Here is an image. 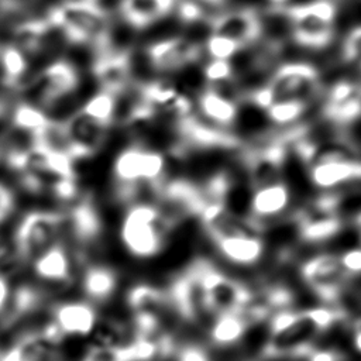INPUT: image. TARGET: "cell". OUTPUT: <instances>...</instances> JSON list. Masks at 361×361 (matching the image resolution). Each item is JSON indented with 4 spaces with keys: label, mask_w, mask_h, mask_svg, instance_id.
Masks as SVG:
<instances>
[{
    "label": "cell",
    "mask_w": 361,
    "mask_h": 361,
    "mask_svg": "<svg viewBox=\"0 0 361 361\" xmlns=\"http://www.w3.org/2000/svg\"><path fill=\"white\" fill-rule=\"evenodd\" d=\"M344 319L345 310L337 305L278 310L269 319L262 358H306L316 347V340Z\"/></svg>",
    "instance_id": "obj_1"
},
{
    "label": "cell",
    "mask_w": 361,
    "mask_h": 361,
    "mask_svg": "<svg viewBox=\"0 0 361 361\" xmlns=\"http://www.w3.org/2000/svg\"><path fill=\"white\" fill-rule=\"evenodd\" d=\"M323 93V80L319 69L302 61L279 63L267 86L254 96L247 97L264 109L276 103H296L310 107L320 100Z\"/></svg>",
    "instance_id": "obj_2"
},
{
    "label": "cell",
    "mask_w": 361,
    "mask_h": 361,
    "mask_svg": "<svg viewBox=\"0 0 361 361\" xmlns=\"http://www.w3.org/2000/svg\"><path fill=\"white\" fill-rule=\"evenodd\" d=\"M172 226L162 217L155 204H128L120 220V241L135 258L148 259L158 255L166 245Z\"/></svg>",
    "instance_id": "obj_3"
},
{
    "label": "cell",
    "mask_w": 361,
    "mask_h": 361,
    "mask_svg": "<svg viewBox=\"0 0 361 361\" xmlns=\"http://www.w3.org/2000/svg\"><path fill=\"white\" fill-rule=\"evenodd\" d=\"M47 20L72 45L86 44L99 49L111 17L93 0H66L49 10Z\"/></svg>",
    "instance_id": "obj_4"
},
{
    "label": "cell",
    "mask_w": 361,
    "mask_h": 361,
    "mask_svg": "<svg viewBox=\"0 0 361 361\" xmlns=\"http://www.w3.org/2000/svg\"><path fill=\"white\" fill-rule=\"evenodd\" d=\"M80 86V72L68 59H55L42 66L34 76L25 79L18 87L21 102L54 110L59 103L76 94Z\"/></svg>",
    "instance_id": "obj_5"
},
{
    "label": "cell",
    "mask_w": 361,
    "mask_h": 361,
    "mask_svg": "<svg viewBox=\"0 0 361 361\" xmlns=\"http://www.w3.org/2000/svg\"><path fill=\"white\" fill-rule=\"evenodd\" d=\"M290 18L292 41L306 49H323L336 32V6L331 0H312L282 7Z\"/></svg>",
    "instance_id": "obj_6"
},
{
    "label": "cell",
    "mask_w": 361,
    "mask_h": 361,
    "mask_svg": "<svg viewBox=\"0 0 361 361\" xmlns=\"http://www.w3.org/2000/svg\"><path fill=\"white\" fill-rule=\"evenodd\" d=\"M168 154L140 144L121 148L111 162V176L118 189L138 183L164 185L168 173Z\"/></svg>",
    "instance_id": "obj_7"
},
{
    "label": "cell",
    "mask_w": 361,
    "mask_h": 361,
    "mask_svg": "<svg viewBox=\"0 0 361 361\" xmlns=\"http://www.w3.org/2000/svg\"><path fill=\"white\" fill-rule=\"evenodd\" d=\"M63 216L56 212L34 210L27 213L14 234L16 251L23 261H32L39 254L61 243Z\"/></svg>",
    "instance_id": "obj_8"
},
{
    "label": "cell",
    "mask_w": 361,
    "mask_h": 361,
    "mask_svg": "<svg viewBox=\"0 0 361 361\" xmlns=\"http://www.w3.org/2000/svg\"><path fill=\"white\" fill-rule=\"evenodd\" d=\"M200 278L212 320L224 313H238L248 305L252 290L241 281L207 262H199Z\"/></svg>",
    "instance_id": "obj_9"
},
{
    "label": "cell",
    "mask_w": 361,
    "mask_h": 361,
    "mask_svg": "<svg viewBox=\"0 0 361 361\" xmlns=\"http://www.w3.org/2000/svg\"><path fill=\"white\" fill-rule=\"evenodd\" d=\"M299 274L303 283L324 305H337L348 278L340 255L330 251L317 252L307 258L300 265Z\"/></svg>",
    "instance_id": "obj_10"
},
{
    "label": "cell",
    "mask_w": 361,
    "mask_h": 361,
    "mask_svg": "<svg viewBox=\"0 0 361 361\" xmlns=\"http://www.w3.org/2000/svg\"><path fill=\"white\" fill-rule=\"evenodd\" d=\"M166 292L169 296L171 307L185 322L196 324L212 319L206 303L199 262L175 278Z\"/></svg>",
    "instance_id": "obj_11"
},
{
    "label": "cell",
    "mask_w": 361,
    "mask_h": 361,
    "mask_svg": "<svg viewBox=\"0 0 361 361\" xmlns=\"http://www.w3.org/2000/svg\"><path fill=\"white\" fill-rule=\"evenodd\" d=\"M305 243H324L341 231L344 223L337 216L330 193L306 200L293 212Z\"/></svg>",
    "instance_id": "obj_12"
},
{
    "label": "cell",
    "mask_w": 361,
    "mask_h": 361,
    "mask_svg": "<svg viewBox=\"0 0 361 361\" xmlns=\"http://www.w3.org/2000/svg\"><path fill=\"white\" fill-rule=\"evenodd\" d=\"M68 152L73 159L86 158L103 149L109 140L110 126L76 109L69 117L62 120Z\"/></svg>",
    "instance_id": "obj_13"
},
{
    "label": "cell",
    "mask_w": 361,
    "mask_h": 361,
    "mask_svg": "<svg viewBox=\"0 0 361 361\" xmlns=\"http://www.w3.org/2000/svg\"><path fill=\"white\" fill-rule=\"evenodd\" d=\"M155 73L162 78L178 73L183 68L200 62L203 47L185 35H173L145 47Z\"/></svg>",
    "instance_id": "obj_14"
},
{
    "label": "cell",
    "mask_w": 361,
    "mask_h": 361,
    "mask_svg": "<svg viewBox=\"0 0 361 361\" xmlns=\"http://www.w3.org/2000/svg\"><path fill=\"white\" fill-rule=\"evenodd\" d=\"M286 148L282 141L265 144L244 154V173L252 189L285 180Z\"/></svg>",
    "instance_id": "obj_15"
},
{
    "label": "cell",
    "mask_w": 361,
    "mask_h": 361,
    "mask_svg": "<svg viewBox=\"0 0 361 361\" xmlns=\"http://www.w3.org/2000/svg\"><path fill=\"white\" fill-rule=\"evenodd\" d=\"M210 34L234 41L240 47L261 38V17L254 8H233L209 18Z\"/></svg>",
    "instance_id": "obj_16"
},
{
    "label": "cell",
    "mask_w": 361,
    "mask_h": 361,
    "mask_svg": "<svg viewBox=\"0 0 361 361\" xmlns=\"http://www.w3.org/2000/svg\"><path fill=\"white\" fill-rule=\"evenodd\" d=\"M52 323L41 330L21 336L6 353L13 361H63L61 354V340Z\"/></svg>",
    "instance_id": "obj_17"
},
{
    "label": "cell",
    "mask_w": 361,
    "mask_h": 361,
    "mask_svg": "<svg viewBox=\"0 0 361 361\" xmlns=\"http://www.w3.org/2000/svg\"><path fill=\"white\" fill-rule=\"evenodd\" d=\"M292 204V189L282 180L252 190L250 203V217L261 230L275 220L286 216Z\"/></svg>",
    "instance_id": "obj_18"
},
{
    "label": "cell",
    "mask_w": 361,
    "mask_h": 361,
    "mask_svg": "<svg viewBox=\"0 0 361 361\" xmlns=\"http://www.w3.org/2000/svg\"><path fill=\"white\" fill-rule=\"evenodd\" d=\"M51 323L62 336H90L94 330L99 316L89 300H66L52 307Z\"/></svg>",
    "instance_id": "obj_19"
},
{
    "label": "cell",
    "mask_w": 361,
    "mask_h": 361,
    "mask_svg": "<svg viewBox=\"0 0 361 361\" xmlns=\"http://www.w3.org/2000/svg\"><path fill=\"white\" fill-rule=\"evenodd\" d=\"M307 179L322 193L334 192L344 185L361 180V161L341 158L310 165Z\"/></svg>",
    "instance_id": "obj_20"
},
{
    "label": "cell",
    "mask_w": 361,
    "mask_h": 361,
    "mask_svg": "<svg viewBox=\"0 0 361 361\" xmlns=\"http://www.w3.org/2000/svg\"><path fill=\"white\" fill-rule=\"evenodd\" d=\"M92 75L100 90L120 93L135 83L130 63V54H99L92 65Z\"/></svg>",
    "instance_id": "obj_21"
},
{
    "label": "cell",
    "mask_w": 361,
    "mask_h": 361,
    "mask_svg": "<svg viewBox=\"0 0 361 361\" xmlns=\"http://www.w3.org/2000/svg\"><path fill=\"white\" fill-rule=\"evenodd\" d=\"M35 276L41 281L68 285L72 282V257L63 243H58L31 261Z\"/></svg>",
    "instance_id": "obj_22"
},
{
    "label": "cell",
    "mask_w": 361,
    "mask_h": 361,
    "mask_svg": "<svg viewBox=\"0 0 361 361\" xmlns=\"http://www.w3.org/2000/svg\"><path fill=\"white\" fill-rule=\"evenodd\" d=\"M214 245L221 258L237 267H252L258 264L267 252V245L261 234L224 238L214 243Z\"/></svg>",
    "instance_id": "obj_23"
},
{
    "label": "cell",
    "mask_w": 361,
    "mask_h": 361,
    "mask_svg": "<svg viewBox=\"0 0 361 361\" xmlns=\"http://www.w3.org/2000/svg\"><path fill=\"white\" fill-rule=\"evenodd\" d=\"M176 0H121L118 11L121 18L138 30H144L175 10Z\"/></svg>",
    "instance_id": "obj_24"
},
{
    "label": "cell",
    "mask_w": 361,
    "mask_h": 361,
    "mask_svg": "<svg viewBox=\"0 0 361 361\" xmlns=\"http://www.w3.org/2000/svg\"><path fill=\"white\" fill-rule=\"evenodd\" d=\"M195 111L206 121L231 133V127L238 111V103L231 102L206 87L195 99Z\"/></svg>",
    "instance_id": "obj_25"
},
{
    "label": "cell",
    "mask_w": 361,
    "mask_h": 361,
    "mask_svg": "<svg viewBox=\"0 0 361 361\" xmlns=\"http://www.w3.org/2000/svg\"><path fill=\"white\" fill-rule=\"evenodd\" d=\"M118 278L113 268L92 264L83 269L82 290L89 302L102 303L109 300L117 289Z\"/></svg>",
    "instance_id": "obj_26"
},
{
    "label": "cell",
    "mask_w": 361,
    "mask_h": 361,
    "mask_svg": "<svg viewBox=\"0 0 361 361\" xmlns=\"http://www.w3.org/2000/svg\"><path fill=\"white\" fill-rule=\"evenodd\" d=\"M251 326L252 323L243 312L219 314L209 326V341L216 347L234 345L245 336Z\"/></svg>",
    "instance_id": "obj_27"
},
{
    "label": "cell",
    "mask_w": 361,
    "mask_h": 361,
    "mask_svg": "<svg viewBox=\"0 0 361 361\" xmlns=\"http://www.w3.org/2000/svg\"><path fill=\"white\" fill-rule=\"evenodd\" d=\"M51 123L52 118L45 110L27 102H20L10 110V124L13 130L32 137L34 141L38 140Z\"/></svg>",
    "instance_id": "obj_28"
},
{
    "label": "cell",
    "mask_w": 361,
    "mask_h": 361,
    "mask_svg": "<svg viewBox=\"0 0 361 361\" xmlns=\"http://www.w3.org/2000/svg\"><path fill=\"white\" fill-rule=\"evenodd\" d=\"M30 72V56L16 45L7 42L0 47V75L4 86L17 89Z\"/></svg>",
    "instance_id": "obj_29"
},
{
    "label": "cell",
    "mask_w": 361,
    "mask_h": 361,
    "mask_svg": "<svg viewBox=\"0 0 361 361\" xmlns=\"http://www.w3.org/2000/svg\"><path fill=\"white\" fill-rule=\"evenodd\" d=\"M79 109L94 120L111 127L114 126L116 94L99 89L94 94L87 97Z\"/></svg>",
    "instance_id": "obj_30"
},
{
    "label": "cell",
    "mask_w": 361,
    "mask_h": 361,
    "mask_svg": "<svg viewBox=\"0 0 361 361\" xmlns=\"http://www.w3.org/2000/svg\"><path fill=\"white\" fill-rule=\"evenodd\" d=\"M238 48L240 45L234 41L210 34L203 44V54L207 56V59L230 61Z\"/></svg>",
    "instance_id": "obj_31"
},
{
    "label": "cell",
    "mask_w": 361,
    "mask_h": 361,
    "mask_svg": "<svg viewBox=\"0 0 361 361\" xmlns=\"http://www.w3.org/2000/svg\"><path fill=\"white\" fill-rule=\"evenodd\" d=\"M341 58L347 63L361 68V24L354 25L341 44Z\"/></svg>",
    "instance_id": "obj_32"
},
{
    "label": "cell",
    "mask_w": 361,
    "mask_h": 361,
    "mask_svg": "<svg viewBox=\"0 0 361 361\" xmlns=\"http://www.w3.org/2000/svg\"><path fill=\"white\" fill-rule=\"evenodd\" d=\"M173 361H212L207 350L197 344H183L172 354Z\"/></svg>",
    "instance_id": "obj_33"
},
{
    "label": "cell",
    "mask_w": 361,
    "mask_h": 361,
    "mask_svg": "<svg viewBox=\"0 0 361 361\" xmlns=\"http://www.w3.org/2000/svg\"><path fill=\"white\" fill-rule=\"evenodd\" d=\"M338 255L341 265L348 276L361 274V248H348Z\"/></svg>",
    "instance_id": "obj_34"
},
{
    "label": "cell",
    "mask_w": 361,
    "mask_h": 361,
    "mask_svg": "<svg viewBox=\"0 0 361 361\" xmlns=\"http://www.w3.org/2000/svg\"><path fill=\"white\" fill-rule=\"evenodd\" d=\"M16 209V196L10 186L0 182V224L11 216Z\"/></svg>",
    "instance_id": "obj_35"
},
{
    "label": "cell",
    "mask_w": 361,
    "mask_h": 361,
    "mask_svg": "<svg viewBox=\"0 0 361 361\" xmlns=\"http://www.w3.org/2000/svg\"><path fill=\"white\" fill-rule=\"evenodd\" d=\"M344 355L334 348H317L314 347L312 353L306 357V361H343Z\"/></svg>",
    "instance_id": "obj_36"
},
{
    "label": "cell",
    "mask_w": 361,
    "mask_h": 361,
    "mask_svg": "<svg viewBox=\"0 0 361 361\" xmlns=\"http://www.w3.org/2000/svg\"><path fill=\"white\" fill-rule=\"evenodd\" d=\"M10 296H11V289H10L8 278L6 275L0 274V314L6 309V306L10 300Z\"/></svg>",
    "instance_id": "obj_37"
},
{
    "label": "cell",
    "mask_w": 361,
    "mask_h": 361,
    "mask_svg": "<svg viewBox=\"0 0 361 361\" xmlns=\"http://www.w3.org/2000/svg\"><path fill=\"white\" fill-rule=\"evenodd\" d=\"M353 344L361 353V316L353 324Z\"/></svg>",
    "instance_id": "obj_38"
},
{
    "label": "cell",
    "mask_w": 361,
    "mask_h": 361,
    "mask_svg": "<svg viewBox=\"0 0 361 361\" xmlns=\"http://www.w3.org/2000/svg\"><path fill=\"white\" fill-rule=\"evenodd\" d=\"M203 6H210V7H219L221 6L226 0H197Z\"/></svg>",
    "instance_id": "obj_39"
},
{
    "label": "cell",
    "mask_w": 361,
    "mask_h": 361,
    "mask_svg": "<svg viewBox=\"0 0 361 361\" xmlns=\"http://www.w3.org/2000/svg\"><path fill=\"white\" fill-rule=\"evenodd\" d=\"M268 1L276 7H285L290 0H268Z\"/></svg>",
    "instance_id": "obj_40"
},
{
    "label": "cell",
    "mask_w": 361,
    "mask_h": 361,
    "mask_svg": "<svg viewBox=\"0 0 361 361\" xmlns=\"http://www.w3.org/2000/svg\"><path fill=\"white\" fill-rule=\"evenodd\" d=\"M0 357H1V354H0Z\"/></svg>",
    "instance_id": "obj_41"
},
{
    "label": "cell",
    "mask_w": 361,
    "mask_h": 361,
    "mask_svg": "<svg viewBox=\"0 0 361 361\" xmlns=\"http://www.w3.org/2000/svg\"><path fill=\"white\" fill-rule=\"evenodd\" d=\"M93 1H96V0H93Z\"/></svg>",
    "instance_id": "obj_42"
}]
</instances>
